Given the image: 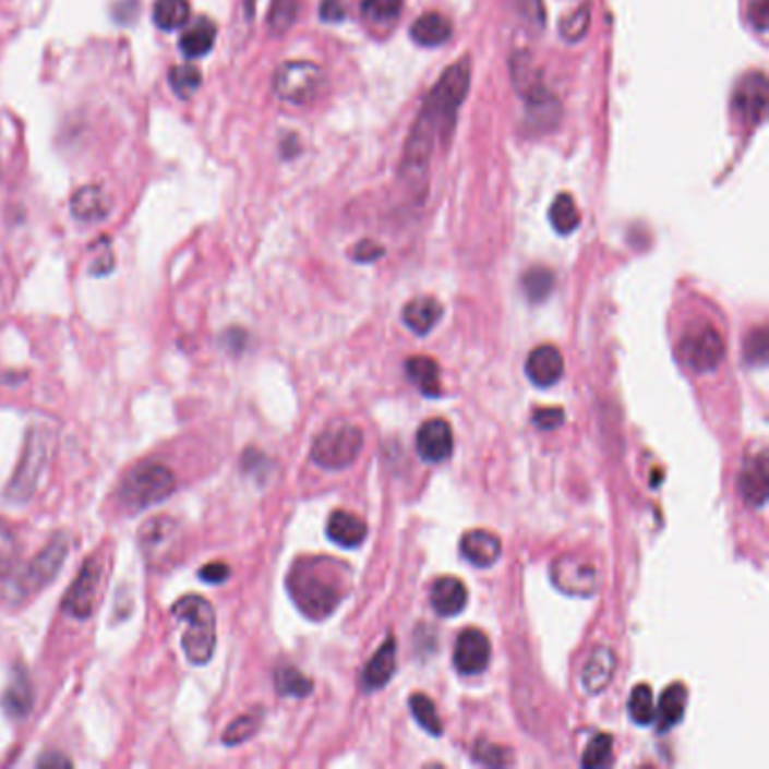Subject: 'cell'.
<instances>
[{"label": "cell", "mask_w": 769, "mask_h": 769, "mask_svg": "<svg viewBox=\"0 0 769 769\" xmlns=\"http://www.w3.org/2000/svg\"><path fill=\"white\" fill-rule=\"evenodd\" d=\"M71 211L82 221L105 219L109 215V199L99 185H86L73 194Z\"/></svg>", "instance_id": "f1b7e54d"}, {"label": "cell", "mask_w": 769, "mask_h": 769, "mask_svg": "<svg viewBox=\"0 0 769 769\" xmlns=\"http://www.w3.org/2000/svg\"><path fill=\"white\" fill-rule=\"evenodd\" d=\"M452 35H454L452 21L438 12H426V14L418 16L416 23L411 25L413 41L424 48H438V46L447 44L452 39Z\"/></svg>", "instance_id": "cb8c5ba5"}, {"label": "cell", "mask_w": 769, "mask_h": 769, "mask_svg": "<svg viewBox=\"0 0 769 769\" xmlns=\"http://www.w3.org/2000/svg\"><path fill=\"white\" fill-rule=\"evenodd\" d=\"M99 582H103V566H99V560L88 557L80 568V576L63 596V612L82 621L88 618L97 605Z\"/></svg>", "instance_id": "8fae6325"}, {"label": "cell", "mask_w": 769, "mask_h": 769, "mask_svg": "<svg viewBox=\"0 0 769 769\" xmlns=\"http://www.w3.org/2000/svg\"><path fill=\"white\" fill-rule=\"evenodd\" d=\"M190 3L188 0H156L154 3V21L163 29H179L190 21Z\"/></svg>", "instance_id": "1f68e13d"}, {"label": "cell", "mask_w": 769, "mask_h": 769, "mask_svg": "<svg viewBox=\"0 0 769 769\" xmlns=\"http://www.w3.org/2000/svg\"><path fill=\"white\" fill-rule=\"evenodd\" d=\"M407 377L429 397L441 395V365L431 357H411L407 363Z\"/></svg>", "instance_id": "f546056e"}, {"label": "cell", "mask_w": 769, "mask_h": 769, "mask_svg": "<svg viewBox=\"0 0 769 769\" xmlns=\"http://www.w3.org/2000/svg\"><path fill=\"white\" fill-rule=\"evenodd\" d=\"M50 449H52V433L39 424L32 426L27 431L16 472L5 492L10 501H29L32 494L37 492L39 479L44 477L50 460Z\"/></svg>", "instance_id": "5b68a950"}, {"label": "cell", "mask_w": 769, "mask_h": 769, "mask_svg": "<svg viewBox=\"0 0 769 769\" xmlns=\"http://www.w3.org/2000/svg\"><path fill=\"white\" fill-rule=\"evenodd\" d=\"M515 10L532 25L544 27L546 23V10H544V0H513Z\"/></svg>", "instance_id": "bcb514c9"}, {"label": "cell", "mask_w": 769, "mask_h": 769, "mask_svg": "<svg viewBox=\"0 0 769 769\" xmlns=\"http://www.w3.org/2000/svg\"><path fill=\"white\" fill-rule=\"evenodd\" d=\"M416 447H418V454L424 462L447 460L454 452V431H452L449 422H445L441 418L426 420L418 431Z\"/></svg>", "instance_id": "9a60e30c"}, {"label": "cell", "mask_w": 769, "mask_h": 769, "mask_svg": "<svg viewBox=\"0 0 769 769\" xmlns=\"http://www.w3.org/2000/svg\"><path fill=\"white\" fill-rule=\"evenodd\" d=\"M724 352H726V346L722 334L711 323L695 321L693 325L686 327L680 344V355L690 371L699 375L718 371L720 363L724 361Z\"/></svg>", "instance_id": "9c48e42d"}, {"label": "cell", "mask_w": 769, "mask_h": 769, "mask_svg": "<svg viewBox=\"0 0 769 769\" xmlns=\"http://www.w3.org/2000/svg\"><path fill=\"white\" fill-rule=\"evenodd\" d=\"M368 534V526L361 517L348 513V510H337L332 513L327 519V538L339 544L341 549H357L363 544Z\"/></svg>", "instance_id": "44dd1931"}, {"label": "cell", "mask_w": 769, "mask_h": 769, "mask_svg": "<svg viewBox=\"0 0 769 769\" xmlns=\"http://www.w3.org/2000/svg\"><path fill=\"white\" fill-rule=\"evenodd\" d=\"M202 82H204L202 71L192 63L175 65L170 71V86L179 97H192L199 91V86H202Z\"/></svg>", "instance_id": "ab89813d"}, {"label": "cell", "mask_w": 769, "mask_h": 769, "mask_svg": "<svg viewBox=\"0 0 769 769\" xmlns=\"http://www.w3.org/2000/svg\"><path fill=\"white\" fill-rule=\"evenodd\" d=\"M767 355H769V346H767V329L760 325L756 329H752L745 339V361L749 365L762 368L767 363Z\"/></svg>", "instance_id": "ee69618b"}, {"label": "cell", "mask_w": 769, "mask_h": 769, "mask_svg": "<svg viewBox=\"0 0 769 769\" xmlns=\"http://www.w3.org/2000/svg\"><path fill=\"white\" fill-rule=\"evenodd\" d=\"M591 25V3H582L578 10H574L572 14H566L560 23V35L564 41L576 44L582 41L585 35L589 32Z\"/></svg>", "instance_id": "f35d334b"}, {"label": "cell", "mask_w": 769, "mask_h": 769, "mask_svg": "<svg viewBox=\"0 0 769 769\" xmlns=\"http://www.w3.org/2000/svg\"><path fill=\"white\" fill-rule=\"evenodd\" d=\"M686 705H688V690L684 684H671L661 693V701L654 716V720H659L657 724L659 733H668L682 722Z\"/></svg>", "instance_id": "83f0119b"}, {"label": "cell", "mask_w": 769, "mask_h": 769, "mask_svg": "<svg viewBox=\"0 0 769 769\" xmlns=\"http://www.w3.org/2000/svg\"><path fill=\"white\" fill-rule=\"evenodd\" d=\"M215 39H217V25L204 16L183 29L179 48L183 57L199 59V57H206L213 50Z\"/></svg>", "instance_id": "4316f807"}, {"label": "cell", "mask_w": 769, "mask_h": 769, "mask_svg": "<svg viewBox=\"0 0 769 769\" xmlns=\"http://www.w3.org/2000/svg\"><path fill=\"white\" fill-rule=\"evenodd\" d=\"M564 420H566V416L560 407H542L532 413L534 426L542 429V431H553V429L562 426Z\"/></svg>", "instance_id": "7dc6e473"}, {"label": "cell", "mask_w": 769, "mask_h": 769, "mask_svg": "<svg viewBox=\"0 0 769 769\" xmlns=\"http://www.w3.org/2000/svg\"><path fill=\"white\" fill-rule=\"evenodd\" d=\"M524 291L526 296L532 300V303H542V300L549 298V293L553 291L555 285V276L546 266H532L524 274Z\"/></svg>", "instance_id": "74e56055"}, {"label": "cell", "mask_w": 769, "mask_h": 769, "mask_svg": "<svg viewBox=\"0 0 769 769\" xmlns=\"http://www.w3.org/2000/svg\"><path fill=\"white\" fill-rule=\"evenodd\" d=\"M363 449V431L357 424H332L312 445V460L325 470H346Z\"/></svg>", "instance_id": "ba28073f"}, {"label": "cell", "mask_w": 769, "mask_h": 769, "mask_svg": "<svg viewBox=\"0 0 769 769\" xmlns=\"http://www.w3.org/2000/svg\"><path fill=\"white\" fill-rule=\"evenodd\" d=\"M562 373H564V359L555 346L544 344L528 355L526 375L534 386L549 388L560 382Z\"/></svg>", "instance_id": "ac0fdd59"}, {"label": "cell", "mask_w": 769, "mask_h": 769, "mask_svg": "<svg viewBox=\"0 0 769 769\" xmlns=\"http://www.w3.org/2000/svg\"><path fill=\"white\" fill-rule=\"evenodd\" d=\"M526 103V122L534 131H553L562 120L560 99L542 84L521 95Z\"/></svg>", "instance_id": "2e32d148"}, {"label": "cell", "mask_w": 769, "mask_h": 769, "mask_svg": "<svg viewBox=\"0 0 769 769\" xmlns=\"http://www.w3.org/2000/svg\"><path fill=\"white\" fill-rule=\"evenodd\" d=\"M264 720V709H253L240 718L232 720L226 731H224V745H242L257 733L260 724Z\"/></svg>", "instance_id": "836d02e7"}, {"label": "cell", "mask_w": 769, "mask_h": 769, "mask_svg": "<svg viewBox=\"0 0 769 769\" xmlns=\"http://www.w3.org/2000/svg\"><path fill=\"white\" fill-rule=\"evenodd\" d=\"M467 605V587L454 578H438L431 587V608L441 616H458Z\"/></svg>", "instance_id": "7402d4cb"}, {"label": "cell", "mask_w": 769, "mask_h": 769, "mask_svg": "<svg viewBox=\"0 0 769 769\" xmlns=\"http://www.w3.org/2000/svg\"><path fill=\"white\" fill-rule=\"evenodd\" d=\"M460 553L472 566L488 568L501 555V540L490 530H470L462 534Z\"/></svg>", "instance_id": "d6986e66"}, {"label": "cell", "mask_w": 769, "mask_h": 769, "mask_svg": "<svg viewBox=\"0 0 769 769\" xmlns=\"http://www.w3.org/2000/svg\"><path fill=\"white\" fill-rule=\"evenodd\" d=\"M382 255H384V249L373 240H363L352 249V257L357 262H373V260H380Z\"/></svg>", "instance_id": "681fc988"}, {"label": "cell", "mask_w": 769, "mask_h": 769, "mask_svg": "<svg viewBox=\"0 0 769 769\" xmlns=\"http://www.w3.org/2000/svg\"><path fill=\"white\" fill-rule=\"evenodd\" d=\"M470 59H460L452 63L436 86L429 91L407 139L402 163H399V172L409 183H422L426 179L433 152L441 143H447L454 133L458 111L465 103L467 91H470Z\"/></svg>", "instance_id": "6da1fadb"}, {"label": "cell", "mask_w": 769, "mask_h": 769, "mask_svg": "<svg viewBox=\"0 0 769 769\" xmlns=\"http://www.w3.org/2000/svg\"><path fill=\"white\" fill-rule=\"evenodd\" d=\"M350 568L329 557L298 560L287 578L289 596L296 608L312 621L334 614L348 591Z\"/></svg>", "instance_id": "7a4b0ae2"}, {"label": "cell", "mask_w": 769, "mask_h": 769, "mask_svg": "<svg viewBox=\"0 0 769 769\" xmlns=\"http://www.w3.org/2000/svg\"><path fill=\"white\" fill-rule=\"evenodd\" d=\"M549 217L560 236H572L580 226V211L576 206V199L572 194H557L549 211Z\"/></svg>", "instance_id": "4dcf8cb0"}, {"label": "cell", "mask_w": 769, "mask_h": 769, "mask_svg": "<svg viewBox=\"0 0 769 769\" xmlns=\"http://www.w3.org/2000/svg\"><path fill=\"white\" fill-rule=\"evenodd\" d=\"M749 19L758 32H765L767 23H769V0H752Z\"/></svg>", "instance_id": "f907efd6"}, {"label": "cell", "mask_w": 769, "mask_h": 769, "mask_svg": "<svg viewBox=\"0 0 769 769\" xmlns=\"http://www.w3.org/2000/svg\"><path fill=\"white\" fill-rule=\"evenodd\" d=\"M32 701H35V693H32V682L25 671V665L16 663L10 684L3 693V709L12 718H25L32 711Z\"/></svg>", "instance_id": "d4e9b609"}, {"label": "cell", "mask_w": 769, "mask_h": 769, "mask_svg": "<svg viewBox=\"0 0 769 769\" xmlns=\"http://www.w3.org/2000/svg\"><path fill=\"white\" fill-rule=\"evenodd\" d=\"M445 308L438 303L433 296H420L413 298L411 303L405 308L402 319L411 332H416L418 337H426V334L436 327L443 319Z\"/></svg>", "instance_id": "603a6c76"}, {"label": "cell", "mask_w": 769, "mask_h": 769, "mask_svg": "<svg viewBox=\"0 0 769 769\" xmlns=\"http://www.w3.org/2000/svg\"><path fill=\"white\" fill-rule=\"evenodd\" d=\"M199 578L208 585H219L226 582L230 578V566L224 562H211L206 566H202V572H199Z\"/></svg>", "instance_id": "c3c4849f"}, {"label": "cell", "mask_w": 769, "mask_h": 769, "mask_svg": "<svg viewBox=\"0 0 769 769\" xmlns=\"http://www.w3.org/2000/svg\"><path fill=\"white\" fill-rule=\"evenodd\" d=\"M395 668H397V641L390 634V637L382 644V648L373 654V659L368 661L363 677H361L363 688L365 690L384 688L393 680Z\"/></svg>", "instance_id": "ffe728a7"}, {"label": "cell", "mask_w": 769, "mask_h": 769, "mask_svg": "<svg viewBox=\"0 0 769 769\" xmlns=\"http://www.w3.org/2000/svg\"><path fill=\"white\" fill-rule=\"evenodd\" d=\"M177 490V479L170 467L160 462H141L127 474L120 485V501L129 510H145L160 504Z\"/></svg>", "instance_id": "277c9868"}, {"label": "cell", "mask_w": 769, "mask_h": 769, "mask_svg": "<svg viewBox=\"0 0 769 769\" xmlns=\"http://www.w3.org/2000/svg\"><path fill=\"white\" fill-rule=\"evenodd\" d=\"M276 690L283 697H308L314 690V684L293 665H280L276 671Z\"/></svg>", "instance_id": "e575fe53"}, {"label": "cell", "mask_w": 769, "mask_h": 769, "mask_svg": "<svg viewBox=\"0 0 769 769\" xmlns=\"http://www.w3.org/2000/svg\"><path fill=\"white\" fill-rule=\"evenodd\" d=\"M39 767H55V765H63V767H71V758H65L61 754H46L44 758L37 760Z\"/></svg>", "instance_id": "f5cc1de1"}, {"label": "cell", "mask_w": 769, "mask_h": 769, "mask_svg": "<svg viewBox=\"0 0 769 769\" xmlns=\"http://www.w3.org/2000/svg\"><path fill=\"white\" fill-rule=\"evenodd\" d=\"M409 707H411V713L416 718V722L431 735H441L443 733V722H441V716H438V709L436 705H433V699L422 695V693H416L409 701Z\"/></svg>", "instance_id": "d590c367"}, {"label": "cell", "mask_w": 769, "mask_h": 769, "mask_svg": "<svg viewBox=\"0 0 769 769\" xmlns=\"http://www.w3.org/2000/svg\"><path fill=\"white\" fill-rule=\"evenodd\" d=\"M19 560V544L14 532L5 521H0V578L10 576L14 572Z\"/></svg>", "instance_id": "7bdbcfd3"}, {"label": "cell", "mask_w": 769, "mask_h": 769, "mask_svg": "<svg viewBox=\"0 0 769 769\" xmlns=\"http://www.w3.org/2000/svg\"><path fill=\"white\" fill-rule=\"evenodd\" d=\"M321 19L325 23H341L346 19L344 0H323V3H321Z\"/></svg>", "instance_id": "816d5d0a"}, {"label": "cell", "mask_w": 769, "mask_h": 769, "mask_svg": "<svg viewBox=\"0 0 769 769\" xmlns=\"http://www.w3.org/2000/svg\"><path fill=\"white\" fill-rule=\"evenodd\" d=\"M492 657V646L490 639L485 637V632L477 627H467L458 634L456 648H454V665L460 675H481Z\"/></svg>", "instance_id": "4fadbf2b"}, {"label": "cell", "mask_w": 769, "mask_h": 769, "mask_svg": "<svg viewBox=\"0 0 769 769\" xmlns=\"http://www.w3.org/2000/svg\"><path fill=\"white\" fill-rule=\"evenodd\" d=\"M327 86L325 71L319 63L298 59V61H285L274 75V91L283 99V103L305 107L316 103L323 95Z\"/></svg>", "instance_id": "52a82bcc"}, {"label": "cell", "mask_w": 769, "mask_h": 769, "mask_svg": "<svg viewBox=\"0 0 769 769\" xmlns=\"http://www.w3.org/2000/svg\"><path fill=\"white\" fill-rule=\"evenodd\" d=\"M172 614L188 623L183 634V652L192 665H206L217 646V614L215 608L208 603L204 596H183L179 598Z\"/></svg>", "instance_id": "3957f363"}, {"label": "cell", "mask_w": 769, "mask_h": 769, "mask_svg": "<svg viewBox=\"0 0 769 769\" xmlns=\"http://www.w3.org/2000/svg\"><path fill=\"white\" fill-rule=\"evenodd\" d=\"M767 456L760 452L752 460H747L745 470L741 474V494L752 508H762L767 501Z\"/></svg>", "instance_id": "484cf974"}, {"label": "cell", "mask_w": 769, "mask_h": 769, "mask_svg": "<svg viewBox=\"0 0 769 769\" xmlns=\"http://www.w3.org/2000/svg\"><path fill=\"white\" fill-rule=\"evenodd\" d=\"M733 111L747 127H758L767 111V80L762 73H749L741 80L731 99Z\"/></svg>", "instance_id": "5bb4252c"}, {"label": "cell", "mask_w": 769, "mask_h": 769, "mask_svg": "<svg viewBox=\"0 0 769 769\" xmlns=\"http://www.w3.org/2000/svg\"><path fill=\"white\" fill-rule=\"evenodd\" d=\"M298 16V0H274L269 10V29L274 35H285Z\"/></svg>", "instance_id": "b9f144b4"}, {"label": "cell", "mask_w": 769, "mask_h": 769, "mask_svg": "<svg viewBox=\"0 0 769 769\" xmlns=\"http://www.w3.org/2000/svg\"><path fill=\"white\" fill-rule=\"evenodd\" d=\"M472 756L477 762L490 765V767H504L513 762V752L508 747H498L488 741H477Z\"/></svg>", "instance_id": "f6af8a7d"}, {"label": "cell", "mask_w": 769, "mask_h": 769, "mask_svg": "<svg viewBox=\"0 0 769 769\" xmlns=\"http://www.w3.org/2000/svg\"><path fill=\"white\" fill-rule=\"evenodd\" d=\"M139 542L145 562L154 568H165L177 562L181 551V526L170 517L147 519L139 530Z\"/></svg>", "instance_id": "30bf717a"}, {"label": "cell", "mask_w": 769, "mask_h": 769, "mask_svg": "<svg viewBox=\"0 0 769 769\" xmlns=\"http://www.w3.org/2000/svg\"><path fill=\"white\" fill-rule=\"evenodd\" d=\"M405 0H363L361 3V16L380 27L393 25L399 14H402Z\"/></svg>", "instance_id": "d6a6232c"}, {"label": "cell", "mask_w": 769, "mask_h": 769, "mask_svg": "<svg viewBox=\"0 0 769 769\" xmlns=\"http://www.w3.org/2000/svg\"><path fill=\"white\" fill-rule=\"evenodd\" d=\"M629 716L637 724H652L654 716H657V707H654V693L648 684H639L634 686L632 695H629Z\"/></svg>", "instance_id": "8d00e7d4"}, {"label": "cell", "mask_w": 769, "mask_h": 769, "mask_svg": "<svg viewBox=\"0 0 769 769\" xmlns=\"http://www.w3.org/2000/svg\"><path fill=\"white\" fill-rule=\"evenodd\" d=\"M71 551V540L65 532L55 534V538L48 542V546L32 560L23 574H19L14 578V582L10 585L12 591V600L14 603H23L29 596H35L37 591H44L59 574V568L65 562V555Z\"/></svg>", "instance_id": "8992f818"}, {"label": "cell", "mask_w": 769, "mask_h": 769, "mask_svg": "<svg viewBox=\"0 0 769 769\" xmlns=\"http://www.w3.org/2000/svg\"><path fill=\"white\" fill-rule=\"evenodd\" d=\"M612 735L608 733H598L593 735V741L587 745L585 754H582V767L596 769V767H605L612 762Z\"/></svg>", "instance_id": "60d3db41"}, {"label": "cell", "mask_w": 769, "mask_h": 769, "mask_svg": "<svg viewBox=\"0 0 769 769\" xmlns=\"http://www.w3.org/2000/svg\"><path fill=\"white\" fill-rule=\"evenodd\" d=\"M616 673V652L608 646H596L582 665V688L589 695L603 693Z\"/></svg>", "instance_id": "e0dca14e"}, {"label": "cell", "mask_w": 769, "mask_h": 769, "mask_svg": "<svg viewBox=\"0 0 769 769\" xmlns=\"http://www.w3.org/2000/svg\"><path fill=\"white\" fill-rule=\"evenodd\" d=\"M551 580L560 591L580 596V598L596 593V587H598V574L593 564L576 553L562 555L553 562Z\"/></svg>", "instance_id": "7c38bea8"}]
</instances>
